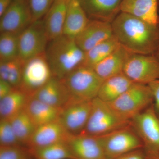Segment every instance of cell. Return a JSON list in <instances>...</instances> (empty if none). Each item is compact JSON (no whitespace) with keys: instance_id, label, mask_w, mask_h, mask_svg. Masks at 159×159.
I'll list each match as a JSON object with an SVG mask.
<instances>
[{"instance_id":"obj_4","label":"cell","mask_w":159,"mask_h":159,"mask_svg":"<svg viewBox=\"0 0 159 159\" xmlns=\"http://www.w3.org/2000/svg\"><path fill=\"white\" fill-rule=\"evenodd\" d=\"M107 103L122 119L131 121L154 104V98L148 85L134 83L117 99Z\"/></svg>"},{"instance_id":"obj_23","label":"cell","mask_w":159,"mask_h":159,"mask_svg":"<svg viewBox=\"0 0 159 159\" xmlns=\"http://www.w3.org/2000/svg\"><path fill=\"white\" fill-rule=\"evenodd\" d=\"M134 83L123 73L110 77L103 80L97 97L105 102H112Z\"/></svg>"},{"instance_id":"obj_40","label":"cell","mask_w":159,"mask_h":159,"mask_svg":"<svg viewBox=\"0 0 159 159\" xmlns=\"http://www.w3.org/2000/svg\"><path fill=\"white\" fill-rule=\"evenodd\" d=\"M159 115V113H158Z\"/></svg>"},{"instance_id":"obj_33","label":"cell","mask_w":159,"mask_h":159,"mask_svg":"<svg viewBox=\"0 0 159 159\" xmlns=\"http://www.w3.org/2000/svg\"><path fill=\"white\" fill-rule=\"evenodd\" d=\"M147 155L141 149L130 152L113 159H146Z\"/></svg>"},{"instance_id":"obj_18","label":"cell","mask_w":159,"mask_h":159,"mask_svg":"<svg viewBox=\"0 0 159 159\" xmlns=\"http://www.w3.org/2000/svg\"><path fill=\"white\" fill-rule=\"evenodd\" d=\"M69 0H55L43 18L49 42L63 34L67 8Z\"/></svg>"},{"instance_id":"obj_19","label":"cell","mask_w":159,"mask_h":159,"mask_svg":"<svg viewBox=\"0 0 159 159\" xmlns=\"http://www.w3.org/2000/svg\"><path fill=\"white\" fill-rule=\"evenodd\" d=\"M89 20L79 0H69L63 34L75 39L84 29Z\"/></svg>"},{"instance_id":"obj_8","label":"cell","mask_w":159,"mask_h":159,"mask_svg":"<svg viewBox=\"0 0 159 159\" xmlns=\"http://www.w3.org/2000/svg\"><path fill=\"white\" fill-rule=\"evenodd\" d=\"M123 73L134 83L148 85L159 80V59L154 54H130Z\"/></svg>"},{"instance_id":"obj_12","label":"cell","mask_w":159,"mask_h":159,"mask_svg":"<svg viewBox=\"0 0 159 159\" xmlns=\"http://www.w3.org/2000/svg\"><path fill=\"white\" fill-rule=\"evenodd\" d=\"M91 101L76 102L63 108L59 120L70 134H80L84 130L92 108Z\"/></svg>"},{"instance_id":"obj_9","label":"cell","mask_w":159,"mask_h":159,"mask_svg":"<svg viewBox=\"0 0 159 159\" xmlns=\"http://www.w3.org/2000/svg\"><path fill=\"white\" fill-rule=\"evenodd\" d=\"M52 77L45 52L25 61L21 83L19 89L31 97Z\"/></svg>"},{"instance_id":"obj_5","label":"cell","mask_w":159,"mask_h":159,"mask_svg":"<svg viewBox=\"0 0 159 159\" xmlns=\"http://www.w3.org/2000/svg\"><path fill=\"white\" fill-rule=\"evenodd\" d=\"M131 123V121L122 119L107 102L97 97L92 100L88 121L80 134L100 136L125 127Z\"/></svg>"},{"instance_id":"obj_36","label":"cell","mask_w":159,"mask_h":159,"mask_svg":"<svg viewBox=\"0 0 159 159\" xmlns=\"http://www.w3.org/2000/svg\"><path fill=\"white\" fill-rule=\"evenodd\" d=\"M13 0H0V17L9 8Z\"/></svg>"},{"instance_id":"obj_14","label":"cell","mask_w":159,"mask_h":159,"mask_svg":"<svg viewBox=\"0 0 159 159\" xmlns=\"http://www.w3.org/2000/svg\"><path fill=\"white\" fill-rule=\"evenodd\" d=\"M113 35L111 23L90 20L75 41L79 48L86 52Z\"/></svg>"},{"instance_id":"obj_3","label":"cell","mask_w":159,"mask_h":159,"mask_svg":"<svg viewBox=\"0 0 159 159\" xmlns=\"http://www.w3.org/2000/svg\"><path fill=\"white\" fill-rule=\"evenodd\" d=\"M61 80L70 95V102L67 106L76 102L92 101L98 97L103 81L93 69L83 65L74 69Z\"/></svg>"},{"instance_id":"obj_39","label":"cell","mask_w":159,"mask_h":159,"mask_svg":"<svg viewBox=\"0 0 159 159\" xmlns=\"http://www.w3.org/2000/svg\"><path fill=\"white\" fill-rule=\"evenodd\" d=\"M158 25L159 27V17H158Z\"/></svg>"},{"instance_id":"obj_38","label":"cell","mask_w":159,"mask_h":159,"mask_svg":"<svg viewBox=\"0 0 159 159\" xmlns=\"http://www.w3.org/2000/svg\"><path fill=\"white\" fill-rule=\"evenodd\" d=\"M148 159H159V157H151L147 158Z\"/></svg>"},{"instance_id":"obj_11","label":"cell","mask_w":159,"mask_h":159,"mask_svg":"<svg viewBox=\"0 0 159 159\" xmlns=\"http://www.w3.org/2000/svg\"><path fill=\"white\" fill-rule=\"evenodd\" d=\"M33 22L28 0H13L0 17V31L20 34Z\"/></svg>"},{"instance_id":"obj_30","label":"cell","mask_w":159,"mask_h":159,"mask_svg":"<svg viewBox=\"0 0 159 159\" xmlns=\"http://www.w3.org/2000/svg\"><path fill=\"white\" fill-rule=\"evenodd\" d=\"M0 144L1 146H21L9 119L0 120Z\"/></svg>"},{"instance_id":"obj_2","label":"cell","mask_w":159,"mask_h":159,"mask_svg":"<svg viewBox=\"0 0 159 159\" xmlns=\"http://www.w3.org/2000/svg\"><path fill=\"white\" fill-rule=\"evenodd\" d=\"M45 54L52 76L60 80L82 65L85 57L75 39L63 34L49 42Z\"/></svg>"},{"instance_id":"obj_34","label":"cell","mask_w":159,"mask_h":159,"mask_svg":"<svg viewBox=\"0 0 159 159\" xmlns=\"http://www.w3.org/2000/svg\"><path fill=\"white\" fill-rule=\"evenodd\" d=\"M152 92L154 98V105L159 113V80L148 84Z\"/></svg>"},{"instance_id":"obj_10","label":"cell","mask_w":159,"mask_h":159,"mask_svg":"<svg viewBox=\"0 0 159 159\" xmlns=\"http://www.w3.org/2000/svg\"><path fill=\"white\" fill-rule=\"evenodd\" d=\"M48 42L43 19L33 22L19 34V56L25 61L44 53Z\"/></svg>"},{"instance_id":"obj_6","label":"cell","mask_w":159,"mask_h":159,"mask_svg":"<svg viewBox=\"0 0 159 159\" xmlns=\"http://www.w3.org/2000/svg\"><path fill=\"white\" fill-rule=\"evenodd\" d=\"M107 159H113L144 147L143 142L131 123L103 135L98 136Z\"/></svg>"},{"instance_id":"obj_20","label":"cell","mask_w":159,"mask_h":159,"mask_svg":"<svg viewBox=\"0 0 159 159\" xmlns=\"http://www.w3.org/2000/svg\"><path fill=\"white\" fill-rule=\"evenodd\" d=\"M159 0H123L121 12L158 25Z\"/></svg>"},{"instance_id":"obj_28","label":"cell","mask_w":159,"mask_h":159,"mask_svg":"<svg viewBox=\"0 0 159 159\" xmlns=\"http://www.w3.org/2000/svg\"><path fill=\"white\" fill-rule=\"evenodd\" d=\"M30 152L36 159H74L66 142L30 148Z\"/></svg>"},{"instance_id":"obj_15","label":"cell","mask_w":159,"mask_h":159,"mask_svg":"<svg viewBox=\"0 0 159 159\" xmlns=\"http://www.w3.org/2000/svg\"><path fill=\"white\" fill-rule=\"evenodd\" d=\"M90 20L111 23L121 12L123 0H79Z\"/></svg>"},{"instance_id":"obj_26","label":"cell","mask_w":159,"mask_h":159,"mask_svg":"<svg viewBox=\"0 0 159 159\" xmlns=\"http://www.w3.org/2000/svg\"><path fill=\"white\" fill-rule=\"evenodd\" d=\"M25 61L19 57L0 61V79L8 82L15 89H19L21 83Z\"/></svg>"},{"instance_id":"obj_24","label":"cell","mask_w":159,"mask_h":159,"mask_svg":"<svg viewBox=\"0 0 159 159\" xmlns=\"http://www.w3.org/2000/svg\"><path fill=\"white\" fill-rule=\"evenodd\" d=\"M29 96L19 89H14L0 99L1 119H10L25 109Z\"/></svg>"},{"instance_id":"obj_32","label":"cell","mask_w":159,"mask_h":159,"mask_svg":"<svg viewBox=\"0 0 159 159\" xmlns=\"http://www.w3.org/2000/svg\"><path fill=\"white\" fill-rule=\"evenodd\" d=\"M30 153L21 146H0V159H29Z\"/></svg>"},{"instance_id":"obj_31","label":"cell","mask_w":159,"mask_h":159,"mask_svg":"<svg viewBox=\"0 0 159 159\" xmlns=\"http://www.w3.org/2000/svg\"><path fill=\"white\" fill-rule=\"evenodd\" d=\"M54 1L55 0H28L33 21L44 17Z\"/></svg>"},{"instance_id":"obj_17","label":"cell","mask_w":159,"mask_h":159,"mask_svg":"<svg viewBox=\"0 0 159 159\" xmlns=\"http://www.w3.org/2000/svg\"><path fill=\"white\" fill-rule=\"evenodd\" d=\"M30 97L61 109L68 105L70 102L68 91L62 80L54 77Z\"/></svg>"},{"instance_id":"obj_13","label":"cell","mask_w":159,"mask_h":159,"mask_svg":"<svg viewBox=\"0 0 159 159\" xmlns=\"http://www.w3.org/2000/svg\"><path fill=\"white\" fill-rule=\"evenodd\" d=\"M66 142L74 159H107L97 137L70 134Z\"/></svg>"},{"instance_id":"obj_22","label":"cell","mask_w":159,"mask_h":159,"mask_svg":"<svg viewBox=\"0 0 159 159\" xmlns=\"http://www.w3.org/2000/svg\"><path fill=\"white\" fill-rule=\"evenodd\" d=\"M62 109L54 107L29 97L25 110L36 127L59 119Z\"/></svg>"},{"instance_id":"obj_1","label":"cell","mask_w":159,"mask_h":159,"mask_svg":"<svg viewBox=\"0 0 159 159\" xmlns=\"http://www.w3.org/2000/svg\"><path fill=\"white\" fill-rule=\"evenodd\" d=\"M113 35L130 54H154L159 43V27L125 12L111 23Z\"/></svg>"},{"instance_id":"obj_29","label":"cell","mask_w":159,"mask_h":159,"mask_svg":"<svg viewBox=\"0 0 159 159\" xmlns=\"http://www.w3.org/2000/svg\"><path fill=\"white\" fill-rule=\"evenodd\" d=\"M19 34L12 32H1L0 61H6L19 57Z\"/></svg>"},{"instance_id":"obj_27","label":"cell","mask_w":159,"mask_h":159,"mask_svg":"<svg viewBox=\"0 0 159 159\" xmlns=\"http://www.w3.org/2000/svg\"><path fill=\"white\" fill-rule=\"evenodd\" d=\"M9 120L21 144L28 145L36 127L25 109Z\"/></svg>"},{"instance_id":"obj_37","label":"cell","mask_w":159,"mask_h":159,"mask_svg":"<svg viewBox=\"0 0 159 159\" xmlns=\"http://www.w3.org/2000/svg\"><path fill=\"white\" fill-rule=\"evenodd\" d=\"M155 55L157 56V57L159 59V43L158 46L157 48L156 51L155 53L154 54Z\"/></svg>"},{"instance_id":"obj_7","label":"cell","mask_w":159,"mask_h":159,"mask_svg":"<svg viewBox=\"0 0 159 159\" xmlns=\"http://www.w3.org/2000/svg\"><path fill=\"white\" fill-rule=\"evenodd\" d=\"M133 127L147 150V157H159V115L154 104L131 120Z\"/></svg>"},{"instance_id":"obj_25","label":"cell","mask_w":159,"mask_h":159,"mask_svg":"<svg viewBox=\"0 0 159 159\" xmlns=\"http://www.w3.org/2000/svg\"><path fill=\"white\" fill-rule=\"evenodd\" d=\"M120 45L113 35L109 39L98 44L85 52L82 65L93 69L94 67L120 47Z\"/></svg>"},{"instance_id":"obj_16","label":"cell","mask_w":159,"mask_h":159,"mask_svg":"<svg viewBox=\"0 0 159 159\" xmlns=\"http://www.w3.org/2000/svg\"><path fill=\"white\" fill-rule=\"evenodd\" d=\"M70 134L58 119L36 127L28 145L33 148L66 142Z\"/></svg>"},{"instance_id":"obj_21","label":"cell","mask_w":159,"mask_h":159,"mask_svg":"<svg viewBox=\"0 0 159 159\" xmlns=\"http://www.w3.org/2000/svg\"><path fill=\"white\" fill-rule=\"evenodd\" d=\"M130 53L120 46L105 59L94 67L93 70L103 80L123 73L125 62Z\"/></svg>"},{"instance_id":"obj_35","label":"cell","mask_w":159,"mask_h":159,"mask_svg":"<svg viewBox=\"0 0 159 159\" xmlns=\"http://www.w3.org/2000/svg\"><path fill=\"white\" fill-rule=\"evenodd\" d=\"M14 89L8 82L0 79V99L9 95Z\"/></svg>"}]
</instances>
